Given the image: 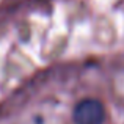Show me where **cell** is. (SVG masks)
Segmentation results:
<instances>
[{"label": "cell", "mask_w": 124, "mask_h": 124, "mask_svg": "<svg viewBox=\"0 0 124 124\" xmlns=\"http://www.w3.org/2000/svg\"><path fill=\"white\" fill-rule=\"evenodd\" d=\"M104 118H105L104 105L96 99L82 101L74 110L76 124H102Z\"/></svg>", "instance_id": "6da1fadb"}]
</instances>
